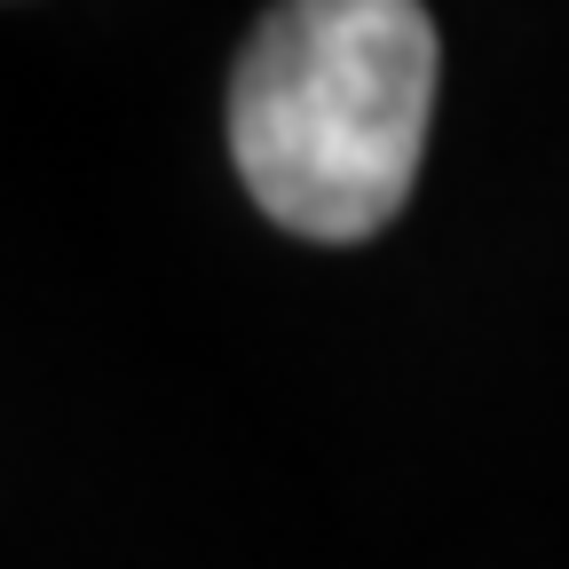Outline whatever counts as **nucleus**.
<instances>
[{"instance_id":"obj_1","label":"nucleus","mask_w":569,"mask_h":569,"mask_svg":"<svg viewBox=\"0 0 569 569\" xmlns=\"http://www.w3.org/2000/svg\"><path fill=\"white\" fill-rule=\"evenodd\" d=\"M419 0H277L230 80V159L277 230L356 246L396 222L436 111Z\"/></svg>"}]
</instances>
